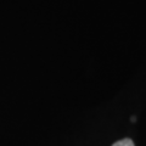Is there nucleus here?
Listing matches in <instances>:
<instances>
[{
    "mask_svg": "<svg viewBox=\"0 0 146 146\" xmlns=\"http://www.w3.org/2000/svg\"><path fill=\"white\" fill-rule=\"evenodd\" d=\"M112 146H135V145L131 139H122L119 141H117V143H115Z\"/></svg>",
    "mask_w": 146,
    "mask_h": 146,
    "instance_id": "obj_1",
    "label": "nucleus"
}]
</instances>
